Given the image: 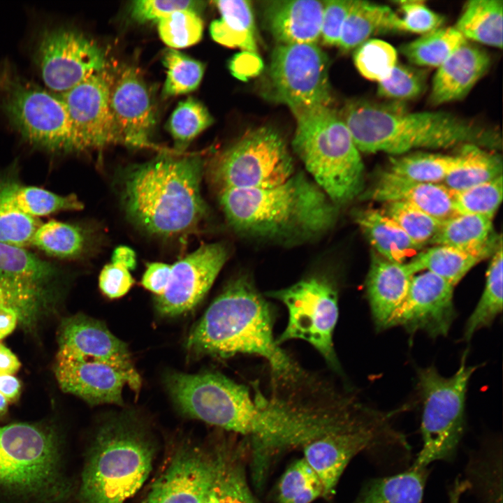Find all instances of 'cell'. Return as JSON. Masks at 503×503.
<instances>
[{"label": "cell", "mask_w": 503, "mask_h": 503, "mask_svg": "<svg viewBox=\"0 0 503 503\" xmlns=\"http://www.w3.org/2000/svg\"><path fill=\"white\" fill-rule=\"evenodd\" d=\"M184 415L250 437L268 449L302 445L329 433L330 415L324 409L295 405L261 393L222 374H187L176 392Z\"/></svg>", "instance_id": "cell-1"}, {"label": "cell", "mask_w": 503, "mask_h": 503, "mask_svg": "<svg viewBox=\"0 0 503 503\" xmlns=\"http://www.w3.org/2000/svg\"><path fill=\"white\" fill-rule=\"evenodd\" d=\"M272 326L267 301L251 279L240 276L224 288L191 328L185 348L196 358L256 355L267 360L276 376L295 381L300 369L275 340Z\"/></svg>", "instance_id": "cell-2"}, {"label": "cell", "mask_w": 503, "mask_h": 503, "mask_svg": "<svg viewBox=\"0 0 503 503\" xmlns=\"http://www.w3.org/2000/svg\"><path fill=\"white\" fill-rule=\"evenodd\" d=\"M340 117L360 152L401 155L415 149L475 145L501 148V134L444 111L410 112L366 101L347 103Z\"/></svg>", "instance_id": "cell-3"}, {"label": "cell", "mask_w": 503, "mask_h": 503, "mask_svg": "<svg viewBox=\"0 0 503 503\" xmlns=\"http://www.w3.org/2000/svg\"><path fill=\"white\" fill-rule=\"evenodd\" d=\"M218 196L235 231L268 240H307L329 230L338 214V206L303 173L272 188L228 189Z\"/></svg>", "instance_id": "cell-4"}, {"label": "cell", "mask_w": 503, "mask_h": 503, "mask_svg": "<svg viewBox=\"0 0 503 503\" xmlns=\"http://www.w3.org/2000/svg\"><path fill=\"white\" fill-rule=\"evenodd\" d=\"M201 157L161 156L124 174L122 202L130 219L161 237L185 235L207 214L201 192Z\"/></svg>", "instance_id": "cell-5"}, {"label": "cell", "mask_w": 503, "mask_h": 503, "mask_svg": "<svg viewBox=\"0 0 503 503\" xmlns=\"http://www.w3.org/2000/svg\"><path fill=\"white\" fill-rule=\"evenodd\" d=\"M154 446L134 414L122 413L99 428L88 454L80 503H124L147 479Z\"/></svg>", "instance_id": "cell-6"}, {"label": "cell", "mask_w": 503, "mask_h": 503, "mask_svg": "<svg viewBox=\"0 0 503 503\" xmlns=\"http://www.w3.org/2000/svg\"><path fill=\"white\" fill-rule=\"evenodd\" d=\"M61 453L59 435L50 425L0 426V493L32 503H61L71 488Z\"/></svg>", "instance_id": "cell-7"}, {"label": "cell", "mask_w": 503, "mask_h": 503, "mask_svg": "<svg viewBox=\"0 0 503 503\" xmlns=\"http://www.w3.org/2000/svg\"><path fill=\"white\" fill-rule=\"evenodd\" d=\"M293 114L296 129L293 148L314 182L337 206L361 195L363 163L340 115L330 107Z\"/></svg>", "instance_id": "cell-8"}, {"label": "cell", "mask_w": 503, "mask_h": 503, "mask_svg": "<svg viewBox=\"0 0 503 503\" xmlns=\"http://www.w3.org/2000/svg\"><path fill=\"white\" fill-rule=\"evenodd\" d=\"M0 107L30 145L51 153L82 152L60 96L27 81L7 64L0 68Z\"/></svg>", "instance_id": "cell-9"}, {"label": "cell", "mask_w": 503, "mask_h": 503, "mask_svg": "<svg viewBox=\"0 0 503 503\" xmlns=\"http://www.w3.org/2000/svg\"><path fill=\"white\" fill-rule=\"evenodd\" d=\"M466 357L465 352L457 371L449 377L433 366L418 370L423 445L414 466L427 467L435 461H451L457 453L465 430L467 386L476 369L467 364Z\"/></svg>", "instance_id": "cell-10"}, {"label": "cell", "mask_w": 503, "mask_h": 503, "mask_svg": "<svg viewBox=\"0 0 503 503\" xmlns=\"http://www.w3.org/2000/svg\"><path fill=\"white\" fill-rule=\"evenodd\" d=\"M208 178L219 192L266 189L279 185L294 173V163L282 136L262 126L249 131L216 156Z\"/></svg>", "instance_id": "cell-11"}, {"label": "cell", "mask_w": 503, "mask_h": 503, "mask_svg": "<svg viewBox=\"0 0 503 503\" xmlns=\"http://www.w3.org/2000/svg\"><path fill=\"white\" fill-rule=\"evenodd\" d=\"M66 275L53 263L24 247L0 243V299L13 308L28 332L61 301Z\"/></svg>", "instance_id": "cell-12"}, {"label": "cell", "mask_w": 503, "mask_h": 503, "mask_svg": "<svg viewBox=\"0 0 503 503\" xmlns=\"http://www.w3.org/2000/svg\"><path fill=\"white\" fill-rule=\"evenodd\" d=\"M54 374L61 389L91 405H122L125 387L138 393L142 380L123 341L96 352L75 353L59 349Z\"/></svg>", "instance_id": "cell-13"}, {"label": "cell", "mask_w": 503, "mask_h": 503, "mask_svg": "<svg viewBox=\"0 0 503 503\" xmlns=\"http://www.w3.org/2000/svg\"><path fill=\"white\" fill-rule=\"evenodd\" d=\"M267 295L288 309V323L277 344L296 339L306 341L336 368L339 365L333 335L339 312L335 287L323 278L312 277Z\"/></svg>", "instance_id": "cell-14"}, {"label": "cell", "mask_w": 503, "mask_h": 503, "mask_svg": "<svg viewBox=\"0 0 503 503\" xmlns=\"http://www.w3.org/2000/svg\"><path fill=\"white\" fill-rule=\"evenodd\" d=\"M329 60L314 43L279 45L272 52L269 77L275 99L293 113L332 101Z\"/></svg>", "instance_id": "cell-15"}, {"label": "cell", "mask_w": 503, "mask_h": 503, "mask_svg": "<svg viewBox=\"0 0 503 503\" xmlns=\"http://www.w3.org/2000/svg\"><path fill=\"white\" fill-rule=\"evenodd\" d=\"M35 57L44 84L56 94L68 91L106 68L105 55L94 41L61 25L41 33Z\"/></svg>", "instance_id": "cell-16"}, {"label": "cell", "mask_w": 503, "mask_h": 503, "mask_svg": "<svg viewBox=\"0 0 503 503\" xmlns=\"http://www.w3.org/2000/svg\"><path fill=\"white\" fill-rule=\"evenodd\" d=\"M228 258L222 243L203 245L171 265L164 292L154 296V307L163 317H175L195 308L210 290Z\"/></svg>", "instance_id": "cell-17"}, {"label": "cell", "mask_w": 503, "mask_h": 503, "mask_svg": "<svg viewBox=\"0 0 503 503\" xmlns=\"http://www.w3.org/2000/svg\"><path fill=\"white\" fill-rule=\"evenodd\" d=\"M111 81L105 70L58 94L66 105L82 152L119 143L109 103Z\"/></svg>", "instance_id": "cell-18"}, {"label": "cell", "mask_w": 503, "mask_h": 503, "mask_svg": "<svg viewBox=\"0 0 503 503\" xmlns=\"http://www.w3.org/2000/svg\"><path fill=\"white\" fill-rule=\"evenodd\" d=\"M453 287L429 271L414 275L393 327L409 333L423 331L431 337L447 335L456 316Z\"/></svg>", "instance_id": "cell-19"}, {"label": "cell", "mask_w": 503, "mask_h": 503, "mask_svg": "<svg viewBox=\"0 0 503 503\" xmlns=\"http://www.w3.org/2000/svg\"><path fill=\"white\" fill-rule=\"evenodd\" d=\"M109 103L119 143L147 145L156 124V110L150 89L134 68H124L112 79Z\"/></svg>", "instance_id": "cell-20"}, {"label": "cell", "mask_w": 503, "mask_h": 503, "mask_svg": "<svg viewBox=\"0 0 503 503\" xmlns=\"http://www.w3.org/2000/svg\"><path fill=\"white\" fill-rule=\"evenodd\" d=\"M213 470L212 454L182 447L140 503H206Z\"/></svg>", "instance_id": "cell-21"}, {"label": "cell", "mask_w": 503, "mask_h": 503, "mask_svg": "<svg viewBox=\"0 0 503 503\" xmlns=\"http://www.w3.org/2000/svg\"><path fill=\"white\" fill-rule=\"evenodd\" d=\"M361 196L363 199L384 203L404 202L441 221L458 215L451 191L442 183L412 181L388 170L381 172L374 184Z\"/></svg>", "instance_id": "cell-22"}, {"label": "cell", "mask_w": 503, "mask_h": 503, "mask_svg": "<svg viewBox=\"0 0 503 503\" xmlns=\"http://www.w3.org/2000/svg\"><path fill=\"white\" fill-rule=\"evenodd\" d=\"M414 275L407 263H393L376 254L372 255L365 285L377 329L393 327Z\"/></svg>", "instance_id": "cell-23"}, {"label": "cell", "mask_w": 503, "mask_h": 503, "mask_svg": "<svg viewBox=\"0 0 503 503\" xmlns=\"http://www.w3.org/2000/svg\"><path fill=\"white\" fill-rule=\"evenodd\" d=\"M490 63L484 50L465 41L437 68L430 103L440 105L463 99L486 73Z\"/></svg>", "instance_id": "cell-24"}, {"label": "cell", "mask_w": 503, "mask_h": 503, "mask_svg": "<svg viewBox=\"0 0 503 503\" xmlns=\"http://www.w3.org/2000/svg\"><path fill=\"white\" fill-rule=\"evenodd\" d=\"M323 7V1H272L265 6L264 18L279 45L316 44L321 38Z\"/></svg>", "instance_id": "cell-25"}, {"label": "cell", "mask_w": 503, "mask_h": 503, "mask_svg": "<svg viewBox=\"0 0 503 503\" xmlns=\"http://www.w3.org/2000/svg\"><path fill=\"white\" fill-rule=\"evenodd\" d=\"M502 240V235L495 234L492 218L465 214L444 221L430 244L451 247L484 259L495 252Z\"/></svg>", "instance_id": "cell-26"}, {"label": "cell", "mask_w": 503, "mask_h": 503, "mask_svg": "<svg viewBox=\"0 0 503 503\" xmlns=\"http://www.w3.org/2000/svg\"><path fill=\"white\" fill-rule=\"evenodd\" d=\"M402 31L401 20L388 6L353 0L344 22L338 45L342 50L356 49L377 34Z\"/></svg>", "instance_id": "cell-27"}, {"label": "cell", "mask_w": 503, "mask_h": 503, "mask_svg": "<svg viewBox=\"0 0 503 503\" xmlns=\"http://www.w3.org/2000/svg\"><path fill=\"white\" fill-rule=\"evenodd\" d=\"M354 219L379 256L389 261L403 263L423 247L380 210H358Z\"/></svg>", "instance_id": "cell-28"}, {"label": "cell", "mask_w": 503, "mask_h": 503, "mask_svg": "<svg viewBox=\"0 0 503 503\" xmlns=\"http://www.w3.org/2000/svg\"><path fill=\"white\" fill-rule=\"evenodd\" d=\"M429 471L411 465L394 475L370 479L351 503H422Z\"/></svg>", "instance_id": "cell-29"}, {"label": "cell", "mask_w": 503, "mask_h": 503, "mask_svg": "<svg viewBox=\"0 0 503 503\" xmlns=\"http://www.w3.org/2000/svg\"><path fill=\"white\" fill-rule=\"evenodd\" d=\"M221 17L212 22L210 33L217 43L242 51L256 52L255 23L251 2L244 0L214 1Z\"/></svg>", "instance_id": "cell-30"}, {"label": "cell", "mask_w": 503, "mask_h": 503, "mask_svg": "<svg viewBox=\"0 0 503 503\" xmlns=\"http://www.w3.org/2000/svg\"><path fill=\"white\" fill-rule=\"evenodd\" d=\"M212 458L213 476L206 503H258L235 451L228 447H219Z\"/></svg>", "instance_id": "cell-31"}, {"label": "cell", "mask_w": 503, "mask_h": 503, "mask_svg": "<svg viewBox=\"0 0 503 503\" xmlns=\"http://www.w3.org/2000/svg\"><path fill=\"white\" fill-rule=\"evenodd\" d=\"M454 27L467 41L502 49L503 1H468Z\"/></svg>", "instance_id": "cell-32"}, {"label": "cell", "mask_w": 503, "mask_h": 503, "mask_svg": "<svg viewBox=\"0 0 503 503\" xmlns=\"http://www.w3.org/2000/svg\"><path fill=\"white\" fill-rule=\"evenodd\" d=\"M92 243L90 231L80 224L50 220L36 228L30 245L59 259L83 256Z\"/></svg>", "instance_id": "cell-33"}, {"label": "cell", "mask_w": 503, "mask_h": 503, "mask_svg": "<svg viewBox=\"0 0 503 503\" xmlns=\"http://www.w3.org/2000/svg\"><path fill=\"white\" fill-rule=\"evenodd\" d=\"M487 150L475 145L461 146L458 163L442 184L451 191H459L502 175V158Z\"/></svg>", "instance_id": "cell-34"}, {"label": "cell", "mask_w": 503, "mask_h": 503, "mask_svg": "<svg viewBox=\"0 0 503 503\" xmlns=\"http://www.w3.org/2000/svg\"><path fill=\"white\" fill-rule=\"evenodd\" d=\"M13 169L0 174V243L25 247L41 223L19 209L14 192L20 180Z\"/></svg>", "instance_id": "cell-35"}, {"label": "cell", "mask_w": 503, "mask_h": 503, "mask_svg": "<svg viewBox=\"0 0 503 503\" xmlns=\"http://www.w3.org/2000/svg\"><path fill=\"white\" fill-rule=\"evenodd\" d=\"M482 260L479 256L451 247L435 245L418 252L407 264L414 275L425 270L454 286Z\"/></svg>", "instance_id": "cell-36"}, {"label": "cell", "mask_w": 503, "mask_h": 503, "mask_svg": "<svg viewBox=\"0 0 503 503\" xmlns=\"http://www.w3.org/2000/svg\"><path fill=\"white\" fill-rule=\"evenodd\" d=\"M465 41L454 26L442 27L402 45L400 51L413 65L437 68Z\"/></svg>", "instance_id": "cell-37"}, {"label": "cell", "mask_w": 503, "mask_h": 503, "mask_svg": "<svg viewBox=\"0 0 503 503\" xmlns=\"http://www.w3.org/2000/svg\"><path fill=\"white\" fill-rule=\"evenodd\" d=\"M502 240L500 242L486 272L481 298L468 318L464 337L469 340L479 330L492 324L502 311Z\"/></svg>", "instance_id": "cell-38"}, {"label": "cell", "mask_w": 503, "mask_h": 503, "mask_svg": "<svg viewBox=\"0 0 503 503\" xmlns=\"http://www.w3.org/2000/svg\"><path fill=\"white\" fill-rule=\"evenodd\" d=\"M457 163V155L421 152L391 157L387 170L412 181L442 183Z\"/></svg>", "instance_id": "cell-39"}, {"label": "cell", "mask_w": 503, "mask_h": 503, "mask_svg": "<svg viewBox=\"0 0 503 503\" xmlns=\"http://www.w3.org/2000/svg\"><path fill=\"white\" fill-rule=\"evenodd\" d=\"M19 209L34 218L64 211H76L83 208L77 196L71 194L59 195L45 189L24 185L20 181L14 192Z\"/></svg>", "instance_id": "cell-40"}, {"label": "cell", "mask_w": 503, "mask_h": 503, "mask_svg": "<svg viewBox=\"0 0 503 503\" xmlns=\"http://www.w3.org/2000/svg\"><path fill=\"white\" fill-rule=\"evenodd\" d=\"M162 63L166 68V78L162 95L170 97L196 90L199 86L205 67L199 61L172 48L163 54Z\"/></svg>", "instance_id": "cell-41"}, {"label": "cell", "mask_w": 503, "mask_h": 503, "mask_svg": "<svg viewBox=\"0 0 503 503\" xmlns=\"http://www.w3.org/2000/svg\"><path fill=\"white\" fill-rule=\"evenodd\" d=\"M213 122L206 107L198 100L189 97L180 102L168 122V130L175 147L185 149L189 143Z\"/></svg>", "instance_id": "cell-42"}, {"label": "cell", "mask_w": 503, "mask_h": 503, "mask_svg": "<svg viewBox=\"0 0 503 503\" xmlns=\"http://www.w3.org/2000/svg\"><path fill=\"white\" fill-rule=\"evenodd\" d=\"M383 207L381 212L394 221L412 240L423 247L430 244L444 222L404 202H387Z\"/></svg>", "instance_id": "cell-43"}, {"label": "cell", "mask_w": 503, "mask_h": 503, "mask_svg": "<svg viewBox=\"0 0 503 503\" xmlns=\"http://www.w3.org/2000/svg\"><path fill=\"white\" fill-rule=\"evenodd\" d=\"M323 497V486L304 458L285 472L279 485V503H311Z\"/></svg>", "instance_id": "cell-44"}, {"label": "cell", "mask_w": 503, "mask_h": 503, "mask_svg": "<svg viewBox=\"0 0 503 503\" xmlns=\"http://www.w3.org/2000/svg\"><path fill=\"white\" fill-rule=\"evenodd\" d=\"M468 465L469 488L475 487L485 503H502V467L497 449L485 448Z\"/></svg>", "instance_id": "cell-45"}, {"label": "cell", "mask_w": 503, "mask_h": 503, "mask_svg": "<svg viewBox=\"0 0 503 503\" xmlns=\"http://www.w3.org/2000/svg\"><path fill=\"white\" fill-rule=\"evenodd\" d=\"M502 175L471 188L451 191L458 214H479L493 218L502 201Z\"/></svg>", "instance_id": "cell-46"}, {"label": "cell", "mask_w": 503, "mask_h": 503, "mask_svg": "<svg viewBox=\"0 0 503 503\" xmlns=\"http://www.w3.org/2000/svg\"><path fill=\"white\" fill-rule=\"evenodd\" d=\"M353 59L363 77L377 82L385 79L398 63L395 48L377 38H370L356 48Z\"/></svg>", "instance_id": "cell-47"}, {"label": "cell", "mask_w": 503, "mask_h": 503, "mask_svg": "<svg viewBox=\"0 0 503 503\" xmlns=\"http://www.w3.org/2000/svg\"><path fill=\"white\" fill-rule=\"evenodd\" d=\"M157 26L161 39L172 49L195 45L203 36V22L194 10H176L160 20Z\"/></svg>", "instance_id": "cell-48"}, {"label": "cell", "mask_w": 503, "mask_h": 503, "mask_svg": "<svg viewBox=\"0 0 503 503\" xmlns=\"http://www.w3.org/2000/svg\"><path fill=\"white\" fill-rule=\"evenodd\" d=\"M380 97L392 101H408L421 95L425 86L423 71L398 63L389 75L377 82Z\"/></svg>", "instance_id": "cell-49"}, {"label": "cell", "mask_w": 503, "mask_h": 503, "mask_svg": "<svg viewBox=\"0 0 503 503\" xmlns=\"http://www.w3.org/2000/svg\"><path fill=\"white\" fill-rule=\"evenodd\" d=\"M402 13L400 17L402 31L423 35L442 27L444 17L430 9L422 0L396 1Z\"/></svg>", "instance_id": "cell-50"}, {"label": "cell", "mask_w": 503, "mask_h": 503, "mask_svg": "<svg viewBox=\"0 0 503 503\" xmlns=\"http://www.w3.org/2000/svg\"><path fill=\"white\" fill-rule=\"evenodd\" d=\"M203 2L186 0H138L131 3L130 13L138 23L158 22L162 18L179 10L199 11Z\"/></svg>", "instance_id": "cell-51"}, {"label": "cell", "mask_w": 503, "mask_h": 503, "mask_svg": "<svg viewBox=\"0 0 503 503\" xmlns=\"http://www.w3.org/2000/svg\"><path fill=\"white\" fill-rule=\"evenodd\" d=\"M321 38L324 44L338 45L342 29L353 0L323 1Z\"/></svg>", "instance_id": "cell-52"}, {"label": "cell", "mask_w": 503, "mask_h": 503, "mask_svg": "<svg viewBox=\"0 0 503 503\" xmlns=\"http://www.w3.org/2000/svg\"><path fill=\"white\" fill-rule=\"evenodd\" d=\"M134 284L130 270L114 263L105 265L99 277V286L101 292L110 299L126 295Z\"/></svg>", "instance_id": "cell-53"}, {"label": "cell", "mask_w": 503, "mask_h": 503, "mask_svg": "<svg viewBox=\"0 0 503 503\" xmlns=\"http://www.w3.org/2000/svg\"><path fill=\"white\" fill-rule=\"evenodd\" d=\"M228 67L235 78L246 81L262 71L263 63L256 52L242 51L230 60Z\"/></svg>", "instance_id": "cell-54"}, {"label": "cell", "mask_w": 503, "mask_h": 503, "mask_svg": "<svg viewBox=\"0 0 503 503\" xmlns=\"http://www.w3.org/2000/svg\"><path fill=\"white\" fill-rule=\"evenodd\" d=\"M170 272L171 265L168 264L161 262L149 263L143 275L141 284L155 296H161L168 284Z\"/></svg>", "instance_id": "cell-55"}, {"label": "cell", "mask_w": 503, "mask_h": 503, "mask_svg": "<svg viewBox=\"0 0 503 503\" xmlns=\"http://www.w3.org/2000/svg\"><path fill=\"white\" fill-rule=\"evenodd\" d=\"M17 324L16 312L0 299V340L9 335Z\"/></svg>", "instance_id": "cell-56"}, {"label": "cell", "mask_w": 503, "mask_h": 503, "mask_svg": "<svg viewBox=\"0 0 503 503\" xmlns=\"http://www.w3.org/2000/svg\"><path fill=\"white\" fill-rule=\"evenodd\" d=\"M20 392L21 384L17 378L11 374H0V393L8 402L16 401Z\"/></svg>", "instance_id": "cell-57"}, {"label": "cell", "mask_w": 503, "mask_h": 503, "mask_svg": "<svg viewBox=\"0 0 503 503\" xmlns=\"http://www.w3.org/2000/svg\"><path fill=\"white\" fill-rule=\"evenodd\" d=\"M21 366V363L7 347L0 342V374L13 375Z\"/></svg>", "instance_id": "cell-58"}, {"label": "cell", "mask_w": 503, "mask_h": 503, "mask_svg": "<svg viewBox=\"0 0 503 503\" xmlns=\"http://www.w3.org/2000/svg\"><path fill=\"white\" fill-rule=\"evenodd\" d=\"M112 263L123 266L129 270L135 268L136 256L135 252L126 246H119L112 254Z\"/></svg>", "instance_id": "cell-59"}, {"label": "cell", "mask_w": 503, "mask_h": 503, "mask_svg": "<svg viewBox=\"0 0 503 503\" xmlns=\"http://www.w3.org/2000/svg\"><path fill=\"white\" fill-rule=\"evenodd\" d=\"M8 404V400L0 393V416L6 413Z\"/></svg>", "instance_id": "cell-60"}]
</instances>
